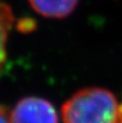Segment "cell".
Masks as SVG:
<instances>
[{
	"instance_id": "obj_1",
	"label": "cell",
	"mask_w": 122,
	"mask_h": 123,
	"mask_svg": "<svg viewBox=\"0 0 122 123\" xmlns=\"http://www.w3.org/2000/svg\"><path fill=\"white\" fill-rule=\"evenodd\" d=\"M62 116L64 123H119V105L111 92L88 87L66 100Z\"/></svg>"
},
{
	"instance_id": "obj_2",
	"label": "cell",
	"mask_w": 122,
	"mask_h": 123,
	"mask_svg": "<svg viewBox=\"0 0 122 123\" xmlns=\"http://www.w3.org/2000/svg\"><path fill=\"white\" fill-rule=\"evenodd\" d=\"M10 123H58L54 107L39 97H25L14 107Z\"/></svg>"
},
{
	"instance_id": "obj_3",
	"label": "cell",
	"mask_w": 122,
	"mask_h": 123,
	"mask_svg": "<svg viewBox=\"0 0 122 123\" xmlns=\"http://www.w3.org/2000/svg\"><path fill=\"white\" fill-rule=\"evenodd\" d=\"M79 0H28L37 13L45 17L62 18L75 10Z\"/></svg>"
},
{
	"instance_id": "obj_4",
	"label": "cell",
	"mask_w": 122,
	"mask_h": 123,
	"mask_svg": "<svg viewBox=\"0 0 122 123\" xmlns=\"http://www.w3.org/2000/svg\"><path fill=\"white\" fill-rule=\"evenodd\" d=\"M14 22V16L11 8L0 2V70L6 57V40L10 29Z\"/></svg>"
},
{
	"instance_id": "obj_5",
	"label": "cell",
	"mask_w": 122,
	"mask_h": 123,
	"mask_svg": "<svg viewBox=\"0 0 122 123\" xmlns=\"http://www.w3.org/2000/svg\"><path fill=\"white\" fill-rule=\"evenodd\" d=\"M0 123H10V119L8 117L6 108L0 106Z\"/></svg>"
},
{
	"instance_id": "obj_6",
	"label": "cell",
	"mask_w": 122,
	"mask_h": 123,
	"mask_svg": "<svg viewBox=\"0 0 122 123\" xmlns=\"http://www.w3.org/2000/svg\"><path fill=\"white\" fill-rule=\"evenodd\" d=\"M119 123H122V104L119 106Z\"/></svg>"
}]
</instances>
